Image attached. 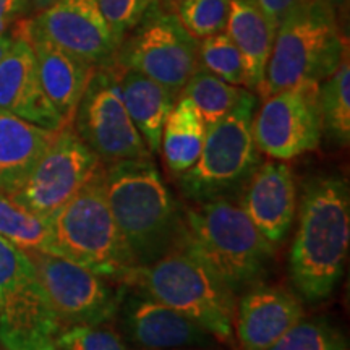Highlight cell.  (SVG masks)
<instances>
[{
    "instance_id": "8",
    "label": "cell",
    "mask_w": 350,
    "mask_h": 350,
    "mask_svg": "<svg viewBox=\"0 0 350 350\" xmlns=\"http://www.w3.org/2000/svg\"><path fill=\"white\" fill-rule=\"evenodd\" d=\"M113 65L142 73L178 96L200 68L198 39L157 2L122 39Z\"/></svg>"
},
{
    "instance_id": "25",
    "label": "cell",
    "mask_w": 350,
    "mask_h": 350,
    "mask_svg": "<svg viewBox=\"0 0 350 350\" xmlns=\"http://www.w3.org/2000/svg\"><path fill=\"white\" fill-rule=\"evenodd\" d=\"M0 237L23 252L52 253L49 219L41 217L0 190Z\"/></svg>"
},
{
    "instance_id": "39",
    "label": "cell",
    "mask_w": 350,
    "mask_h": 350,
    "mask_svg": "<svg viewBox=\"0 0 350 350\" xmlns=\"http://www.w3.org/2000/svg\"><path fill=\"white\" fill-rule=\"evenodd\" d=\"M42 350H57L55 347H47V349H42Z\"/></svg>"
},
{
    "instance_id": "2",
    "label": "cell",
    "mask_w": 350,
    "mask_h": 350,
    "mask_svg": "<svg viewBox=\"0 0 350 350\" xmlns=\"http://www.w3.org/2000/svg\"><path fill=\"white\" fill-rule=\"evenodd\" d=\"M103 188L137 266L156 261L177 243L183 213L151 157L104 165Z\"/></svg>"
},
{
    "instance_id": "33",
    "label": "cell",
    "mask_w": 350,
    "mask_h": 350,
    "mask_svg": "<svg viewBox=\"0 0 350 350\" xmlns=\"http://www.w3.org/2000/svg\"><path fill=\"white\" fill-rule=\"evenodd\" d=\"M29 7V0H0V33L5 29Z\"/></svg>"
},
{
    "instance_id": "32",
    "label": "cell",
    "mask_w": 350,
    "mask_h": 350,
    "mask_svg": "<svg viewBox=\"0 0 350 350\" xmlns=\"http://www.w3.org/2000/svg\"><path fill=\"white\" fill-rule=\"evenodd\" d=\"M34 274V266L28 255L0 237V300Z\"/></svg>"
},
{
    "instance_id": "3",
    "label": "cell",
    "mask_w": 350,
    "mask_h": 350,
    "mask_svg": "<svg viewBox=\"0 0 350 350\" xmlns=\"http://www.w3.org/2000/svg\"><path fill=\"white\" fill-rule=\"evenodd\" d=\"M175 245L198 256L234 294L260 282L274 255V245L229 198L185 209Z\"/></svg>"
},
{
    "instance_id": "20",
    "label": "cell",
    "mask_w": 350,
    "mask_h": 350,
    "mask_svg": "<svg viewBox=\"0 0 350 350\" xmlns=\"http://www.w3.org/2000/svg\"><path fill=\"white\" fill-rule=\"evenodd\" d=\"M47 130L7 111H0V190L12 195L54 142Z\"/></svg>"
},
{
    "instance_id": "26",
    "label": "cell",
    "mask_w": 350,
    "mask_h": 350,
    "mask_svg": "<svg viewBox=\"0 0 350 350\" xmlns=\"http://www.w3.org/2000/svg\"><path fill=\"white\" fill-rule=\"evenodd\" d=\"M319 111H321L323 133L347 146L350 142V67L349 55L340 62L336 72L319 83Z\"/></svg>"
},
{
    "instance_id": "36",
    "label": "cell",
    "mask_w": 350,
    "mask_h": 350,
    "mask_svg": "<svg viewBox=\"0 0 350 350\" xmlns=\"http://www.w3.org/2000/svg\"><path fill=\"white\" fill-rule=\"evenodd\" d=\"M12 46H13V36L5 33H0V60L8 54V51L12 49Z\"/></svg>"
},
{
    "instance_id": "15",
    "label": "cell",
    "mask_w": 350,
    "mask_h": 350,
    "mask_svg": "<svg viewBox=\"0 0 350 350\" xmlns=\"http://www.w3.org/2000/svg\"><path fill=\"white\" fill-rule=\"evenodd\" d=\"M15 34L31 46L44 93L65 124L72 125L78 103L96 67L44 36L33 20L21 21Z\"/></svg>"
},
{
    "instance_id": "31",
    "label": "cell",
    "mask_w": 350,
    "mask_h": 350,
    "mask_svg": "<svg viewBox=\"0 0 350 350\" xmlns=\"http://www.w3.org/2000/svg\"><path fill=\"white\" fill-rule=\"evenodd\" d=\"M119 44L159 0H96Z\"/></svg>"
},
{
    "instance_id": "34",
    "label": "cell",
    "mask_w": 350,
    "mask_h": 350,
    "mask_svg": "<svg viewBox=\"0 0 350 350\" xmlns=\"http://www.w3.org/2000/svg\"><path fill=\"white\" fill-rule=\"evenodd\" d=\"M255 2L275 25H279L299 0H255Z\"/></svg>"
},
{
    "instance_id": "12",
    "label": "cell",
    "mask_w": 350,
    "mask_h": 350,
    "mask_svg": "<svg viewBox=\"0 0 350 350\" xmlns=\"http://www.w3.org/2000/svg\"><path fill=\"white\" fill-rule=\"evenodd\" d=\"M319 83H304L266 96L253 117V138L261 154L278 161L314 151L321 143Z\"/></svg>"
},
{
    "instance_id": "7",
    "label": "cell",
    "mask_w": 350,
    "mask_h": 350,
    "mask_svg": "<svg viewBox=\"0 0 350 350\" xmlns=\"http://www.w3.org/2000/svg\"><path fill=\"white\" fill-rule=\"evenodd\" d=\"M256 96L252 93L229 116L206 126L198 161L180 177V190L193 203L240 193L245 182L261 164L253 138Z\"/></svg>"
},
{
    "instance_id": "1",
    "label": "cell",
    "mask_w": 350,
    "mask_h": 350,
    "mask_svg": "<svg viewBox=\"0 0 350 350\" xmlns=\"http://www.w3.org/2000/svg\"><path fill=\"white\" fill-rule=\"evenodd\" d=\"M350 243V193L339 177H317L300 196L299 227L288 255L297 294L318 304L334 292Z\"/></svg>"
},
{
    "instance_id": "30",
    "label": "cell",
    "mask_w": 350,
    "mask_h": 350,
    "mask_svg": "<svg viewBox=\"0 0 350 350\" xmlns=\"http://www.w3.org/2000/svg\"><path fill=\"white\" fill-rule=\"evenodd\" d=\"M57 350H129L122 336L106 323L73 326L55 340Z\"/></svg>"
},
{
    "instance_id": "5",
    "label": "cell",
    "mask_w": 350,
    "mask_h": 350,
    "mask_svg": "<svg viewBox=\"0 0 350 350\" xmlns=\"http://www.w3.org/2000/svg\"><path fill=\"white\" fill-rule=\"evenodd\" d=\"M345 39L329 8L318 0H299L275 29L260 94L325 81L347 57Z\"/></svg>"
},
{
    "instance_id": "28",
    "label": "cell",
    "mask_w": 350,
    "mask_h": 350,
    "mask_svg": "<svg viewBox=\"0 0 350 350\" xmlns=\"http://www.w3.org/2000/svg\"><path fill=\"white\" fill-rule=\"evenodd\" d=\"M172 12L191 36L204 39L226 31L230 0H178Z\"/></svg>"
},
{
    "instance_id": "35",
    "label": "cell",
    "mask_w": 350,
    "mask_h": 350,
    "mask_svg": "<svg viewBox=\"0 0 350 350\" xmlns=\"http://www.w3.org/2000/svg\"><path fill=\"white\" fill-rule=\"evenodd\" d=\"M318 2H321L323 5L329 8L332 15H334L336 20H338L340 29L344 31V28H345V31H347L350 0H318Z\"/></svg>"
},
{
    "instance_id": "9",
    "label": "cell",
    "mask_w": 350,
    "mask_h": 350,
    "mask_svg": "<svg viewBox=\"0 0 350 350\" xmlns=\"http://www.w3.org/2000/svg\"><path fill=\"white\" fill-rule=\"evenodd\" d=\"M77 135L104 165L151 157L122 99L119 70L113 64L96 67L78 103Z\"/></svg>"
},
{
    "instance_id": "27",
    "label": "cell",
    "mask_w": 350,
    "mask_h": 350,
    "mask_svg": "<svg viewBox=\"0 0 350 350\" xmlns=\"http://www.w3.org/2000/svg\"><path fill=\"white\" fill-rule=\"evenodd\" d=\"M200 67L230 85L247 88V72L239 47L226 31L213 34L198 42Z\"/></svg>"
},
{
    "instance_id": "4",
    "label": "cell",
    "mask_w": 350,
    "mask_h": 350,
    "mask_svg": "<svg viewBox=\"0 0 350 350\" xmlns=\"http://www.w3.org/2000/svg\"><path fill=\"white\" fill-rule=\"evenodd\" d=\"M124 284L193 319L214 338L234 340L235 294L180 245L150 265L131 269Z\"/></svg>"
},
{
    "instance_id": "13",
    "label": "cell",
    "mask_w": 350,
    "mask_h": 350,
    "mask_svg": "<svg viewBox=\"0 0 350 350\" xmlns=\"http://www.w3.org/2000/svg\"><path fill=\"white\" fill-rule=\"evenodd\" d=\"M33 23L52 42L94 67L113 64L120 46L96 0H54Z\"/></svg>"
},
{
    "instance_id": "6",
    "label": "cell",
    "mask_w": 350,
    "mask_h": 350,
    "mask_svg": "<svg viewBox=\"0 0 350 350\" xmlns=\"http://www.w3.org/2000/svg\"><path fill=\"white\" fill-rule=\"evenodd\" d=\"M52 255L78 262L106 279L124 284L137 268L103 188V169L49 217Z\"/></svg>"
},
{
    "instance_id": "11",
    "label": "cell",
    "mask_w": 350,
    "mask_h": 350,
    "mask_svg": "<svg viewBox=\"0 0 350 350\" xmlns=\"http://www.w3.org/2000/svg\"><path fill=\"white\" fill-rule=\"evenodd\" d=\"M103 167L99 157L83 143L75 129L67 125L57 131L47 151L10 196L49 219Z\"/></svg>"
},
{
    "instance_id": "19",
    "label": "cell",
    "mask_w": 350,
    "mask_h": 350,
    "mask_svg": "<svg viewBox=\"0 0 350 350\" xmlns=\"http://www.w3.org/2000/svg\"><path fill=\"white\" fill-rule=\"evenodd\" d=\"M0 111L47 130L67 126L44 93L31 46L18 34L13 36L12 49L0 60Z\"/></svg>"
},
{
    "instance_id": "10",
    "label": "cell",
    "mask_w": 350,
    "mask_h": 350,
    "mask_svg": "<svg viewBox=\"0 0 350 350\" xmlns=\"http://www.w3.org/2000/svg\"><path fill=\"white\" fill-rule=\"evenodd\" d=\"M25 253L64 331L103 325L119 312L122 292L113 291L106 278L68 258L46 252Z\"/></svg>"
},
{
    "instance_id": "40",
    "label": "cell",
    "mask_w": 350,
    "mask_h": 350,
    "mask_svg": "<svg viewBox=\"0 0 350 350\" xmlns=\"http://www.w3.org/2000/svg\"><path fill=\"white\" fill-rule=\"evenodd\" d=\"M180 350H185V349H180Z\"/></svg>"
},
{
    "instance_id": "14",
    "label": "cell",
    "mask_w": 350,
    "mask_h": 350,
    "mask_svg": "<svg viewBox=\"0 0 350 350\" xmlns=\"http://www.w3.org/2000/svg\"><path fill=\"white\" fill-rule=\"evenodd\" d=\"M240 206L269 243L284 242L297 213L294 174L282 161L261 163L242 187Z\"/></svg>"
},
{
    "instance_id": "17",
    "label": "cell",
    "mask_w": 350,
    "mask_h": 350,
    "mask_svg": "<svg viewBox=\"0 0 350 350\" xmlns=\"http://www.w3.org/2000/svg\"><path fill=\"white\" fill-rule=\"evenodd\" d=\"M120 305L126 336L142 350L203 347L211 339V334L193 319L142 292L129 297Z\"/></svg>"
},
{
    "instance_id": "22",
    "label": "cell",
    "mask_w": 350,
    "mask_h": 350,
    "mask_svg": "<svg viewBox=\"0 0 350 350\" xmlns=\"http://www.w3.org/2000/svg\"><path fill=\"white\" fill-rule=\"evenodd\" d=\"M117 70L122 99L131 122L142 135L148 151L151 154L159 152L165 119L178 96L142 73L119 67Z\"/></svg>"
},
{
    "instance_id": "16",
    "label": "cell",
    "mask_w": 350,
    "mask_h": 350,
    "mask_svg": "<svg viewBox=\"0 0 350 350\" xmlns=\"http://www.w3.org/2000/svg\"><path fill=\"white\" fill-rule=\"evenodd\" d=\"M304 317V305L295 294L255 284L235 306L234 336L240 350H269Z\"/></svg>"
},
{
    "instance_id": "29",
    "label": "cell",
    "mask_w": 350,
    "mask_h": 350,
    "mask_svg": "<svg viewBox=\"0 0 350 350\" xmlns=\"http://www.w3.org/2000/svg\"><path fill=\"white\" fill-rule=\"evenodd\" d=\"M269 350H349V342L325 319H301Z\"/></svg>"
},
{
    "instance_id": "24",
    "label": "cell",
    "mask_w": 350,
    "mask_h": 350,
    "mask_svg": "<svg viewBox=\"0 0 350 350\" xmlns=\"http://www.w3.org/2000/svg\"><path fill=\"white\" fill-rule=\"evenodd\" d=\"M250 94L252 91L247 88L230 85L200 67L178 96L190 99L203 117L204 124L209 126L235 111Z\"/></svg>"
},
{
    "instance_id": "23",
    "label": "cell",
    "mask_w": 350,
    "mask_h": 350,
    "mask_svg": "<svg viewBox=\"0 0 350 350\" xmlns=\"http://www.w3.org/2000/svg\"><path fill=\"white\" fill-rule=\"evenodd\" d=\"M206 137V124L190 99L178 96L163 129V154L169 170L182 175L198 161Z\"/></svg>"
},
{
    "instance_id": "37",
    "label": "cell",
    "mask_w": 350,
    "mask_h": 350,
    "mask_svg": "<svg viewBox=\"0 0 350 350\" xmlns=\"http://www.w3.org/2000/svg\"><path fill=\"white\" fill-rule=\"evenodd\" d=\"M54 2V0H29V5H33L34 7H39V8H46L47 5H51V3Z\"/></svg>"
},
{
    "instance_id": "38",
    "label": "cell",
    "mask_w": 350,
    "mask_h": 350,
    "mask_svg": "<svg viewBox=\"0 0 350 350\" xmlns=\"http://www.w3.org/2000/svg\"><path fill=\"white\" fill-rule=\"evenodd\" d=\"M159 2H165V3H170V5H174V3H177L178 0H159Z\"/></svg>"
},
{
    "instance_id": "18",
    "label": "cell",
    "mask_w": 350,
    "mask_h": 350,
    "mask_svg": "<svg viewBox=\"0 0 350 350\" xmlns=\"http://www.w3.org/2000/svg\"><path fill=\"white\" fill-rule=\"evenodd\" d=\"M62 332L36 274L0 300V342L7 350L55 347Z\"/></svg>"
},
{
    "instance_id": "21",
    "label": "cell",
    "mask_w": 350,
    "mask_h": 350,
    "mask_svg": "<svg viewBox=\"0 0 350 350\" xmlns=\"http://www.w3.org/2000/svg\"><path fill=\"white\" fill-rule=\"evenodd\" d=\"M278 25L258 7L255 0H230L226 33L243 57L247 90L260 94L265 70L273 51Z\"/></svg>"
}]
</instances>
